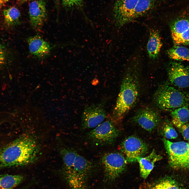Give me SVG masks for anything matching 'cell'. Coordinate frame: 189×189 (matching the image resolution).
<instances>
[{
    "instance_id": "obj_1",
    "label": "cell",
    "mask_w": 189,
    "mask_h": 189,
    "mask_svg": "<svg viewBox=\"0 0 189 189\" xmlns=\"http://www.w3.org/2000/svg\"><path fill=\"white\" fill-rule=\"evenodd\" d=\"M40 150L34 137L22 135L0 149V170L32 164L38 159Z\"/></svg>"
},
{
    "instance_id": "obj_2",
    "label": "cell",
    "mask_w": 189,
    "mask_h": 189,
    "mask_svg": "<svg viewBox=\"0 0 189 189\" xmlns=\"http://www.w3.org/2000/svg\"><path fill=\"white\" fill-rule=\"evenodd\" d=\"M139 66V61L133 60L123 78L113 111V118L116 120L122 119L137 101L140 90Z\"/></svg>"
},
{
    "instance_id": "obj_3",
    "label": "cell",
    "mask_w": 189,
    "mask_h": 189,
    "mask_svg": "<svg viewBox=\"0 0 189 189\" xmlns=\"http://www.w3.org/2000/svg\"><path fill=\"white\" fill-rule=\"evenodd\" d=\"M154 102L159 108L172 110L189 106V96L167 83L161 85L154 95Z\"/></svg>"
},
{
    "instance_id": "obj_4",
    "label": "cell",
    "mask_w": 189,
    "mask_h": 189,
    "mask_svg": "<svg viewBox=\"0 0 189 189\" xmlns=\"http://www.w3.org/2000/svg\"><path fill=\"white\" fill-rule=\"evenodd\" d=\"M93 163L77 153L73 166L62 171L64 178L71 189H86L88 178L94 168Z\"/></svg>"
},
{
    "instance_id": "obj_5",
    "label": "cell",
    "mask_w": 189,
    "mask_h": 189,
    "mask_svg": "<svg viewBox=\"0 0 189 189\" xmlns=\"http://www.w3.org/2000/svg\"><path fill=\"white\" fill-rule=\"evenodd\" d=\"M162 141L170 166L175 169L189 172V143L183 141L172 142L165 138Z\"/></svg>"
},
{
    "instance_id": "obj_6",
    "label": "cell",
    "mask_w": 189,
    "mask_h": 189,
    "mask_svg": "<svg viewBox=\"0 0 189 189\" xmlns=\"http://www.w3.org/2000/svg\"><path fill=\"white\" fill-rule=\"evenodd\" d=\"M113 121L108 120L97 125L86 135L87 139L96 145H111L120 134Z\"/></svg>"
},
{
    "instance_id": "obj_7",
    "label": "cell",
    "mask_w": 189,
    "mask_h": 189,
    "mask_svg": "<svg viewBox=\"0 0 189 189\" xmlns=\"http://www.w3.org/2000/svg\"><path fill=\"white\" fill-rule=\"evenodd\" d=\"M101 161L105 178L109 181L115 180L122 173L127 162L123 154L115 152L104 154L102 157Z\"/></svg>"
},
{
    "instance_id": "obj_8",
    "label": "cell",
    "mask_w": 189,
    "mask_h": 189,
    "mask_svg": "<svg viewBox=\"0 0 189 189\" xmlns=\"http://www.w3.org/2000/svg\"><path fill=\"white\" fill-rule=\"evenodd\" d=\"M148 147L146 144L134 136L129 137L122 142L120 150L124 154L127 162L137 161V159L143 157L147 153Z\"/></svg>"
},
{
    "instance_id": "obj_9",
    "label": "cell",
    "mask_w": 189,
    "mask_h": 189,
    "mask_svg": "<svg viewBox=\"0 0 189 189\" xmlns=\"http://www.w3.org/2000/svg\"><path fill=\"white\" fill-rule=\"evenodd\" d=\"M104 102L86 106L81 117V127L83 129L95 128L102 123L106 117Z\"/></svg>"
},
{
    "instance_id": "obj_10",
    "label": "cell",
    "mask_w": 189,
    "mask_h": 189,
    "mask_svg": "<svg viewBox=\"0 0 189 189\" xmlns=\"http://www.w3.org/2000/svg\"><path fill=\"white\" fill-rule=\"evenodd\" d=\"M138 0H116L114 15L117 24L122 26L134 19L135 8Z\"/></svg>"
},
{
    "instance_id": "obj_11",
    "label": "cell",
    "mask_w": 189,
    "mask_h": 189,
    "mask_svg": "<svg viewBox=\"0 0 189 189\" xmlns=\"http://www.w3.org/2000/svg\"><path fill=\"white\" fill-rule=\"evenodd\" d=\"M170 27L175 44L189 45V17H181L174 19L170 23Z\"/></svg>"
},
{
    "instance_id": "obj_12",
    "label": "cell",
    "mask_w": 189,
    "mask_h": 189,
    "mask_svg": "<svg viewBox=\"0 0 189 189\" xmlns=\"http://www.w3.org/2000/svg\"><path fill=\"white\" fill-rule=\"evenodd\" d=\"M133 120L144 129L151 132L159 124L160 118L159 113L155 110L146 107L137 111L133 116Z\"/></svg>"
},
{
    "instance_id": "obj_13",
    "label": "cell",
    "mask_w": 189,
    "mask_h": 189,
    "mask_svg": "<svg viewBox=\"0 0 189 189\" xmlns=\"http://www.w3.org/2000/svg\"><path fill=\"white\" fill-rule=\"evenodd\" d=\"M29 13L33 28L40 30L47 17L45 2L43 0H35L30 2L29 5Z\"/></svg>"
},
{
    "instance_id": "obj_14",
    "label": "cell",
    "mask_w": 189,
    "mask_h": 189,
    "mask_svg": "<svg viewBox=\"0 0 189 189\" xmlns=\"http://www.w3.org/2000/svg\"><path fill=\"white\" fill-rule=\"evenodd\" d=\"M169 81L177 87L184 88L189 86V69L180 64L171 63L168 69Z\"/></svg>"
},
{
    "instance_id": "obj_15",
    "label": "cell",
    "mask_w": 189,
    "mask_h": 189,
    "mask_svg": "<svg viewBox=\"0 0 189 189\" xmlns=\"http://www.w3.org/2000/svg\"><path fill=\"white\" fill-rule=\"evenodd\" d=\"M27 42L30 53L39 59L48 57L54 47L39 35L29 37L27 39Z\"/></svg>"
},
{
    "instance_id": "obj_16",
    "label": "cell",
    "mask_w": 189,
    "mask_h": 189,
    "mask_svg": "<svg viewBox=\"0 0 189 189\" xmlns=\"http://www.w3.org/2000/svg\"><path fill=\"white\" fill-rule=\"evenodd\" d=\"M162 157L158 154L154 149L148 156L138 158L137 160L139 164L141 176L146 178L153 169L155 163L162 158Z\"/></svg>"
},
{
    "instance_id": "obj_17",
    "label": "cell",
    "mask_w": 189,
    "mask_h": 189,
    "mask_svg": "<svg viewBox=\"0 0 189 189\" xmlns=\"http://www.w3.org/2000/svg\"><path fill=\"white\" fill-rule=\"evenodd\" d=\"M180 185L174 178L166 176L153 182L143 183L140 189H183Z\"/></svg>"
},
{
    "instance_id": "obj_18",
    "label": "cell",
    "mask_w": 189,
    "mask_h": 189,
    "mask_svg": "<svg viewBox=\"0 0 189 189\" xmlns=\"http://www.w3.org/2000/svg\"><path fill=\"white\" fill-rule=\"evenodd\" d=\"M162 45L159 32L155 30H151L147 46L148 53L150 59L154 60L158 57Z\"/></svg>"
},
{
    "instance_id": "obj_19",
    "label": "cell",
    "mask_w": 189,
    "mask_h": 189,
    "mask_svg": "<svg viewBox=\"0 0 189 189\" xmlns=\"http://www.w3.org/2000/svg\"><path fill=\"white\" fill-rule=\"evenodd\" d=\"M173 124L180 129L189 120V110L188 106H184L172 110L171 113Z\"/></svg>"
},
{
    "instance_id": "obj_20",
    "label": "cell",
    "mask_w": 189,
    "mask_h": 189,
    "mask_svg": "<svg viewBox=\"0 0 189 189\" xmlns=\"http://www.w3.org/2000/svg\"><path fill=\"white\" fill-rule=\"evenodd\" d=\"M25 179L21 175L5 174L0 175V189H13L22 183Z\"/></svg>"
},
{
    "instance_id": "obj_21",
    "label": "cell",
    "mask_w": 189,
    "mask_h": 189,
    "mask_svg": "<svg viewBox=\"0 0 189 189\" xmlns=\"http://www.w3.org/2000/svg\"><path fill=\"white\" fill-rule=\"evenodd\" d=\"M156 4L155 0H138L134 10V19L147 14L155 7Z\"/></svg>"
},
{
    "instance_id": "obj_22",
    "label": "cell",
    "mask_w": 189,
    "mask_h": 189,
    "mask_svg": "<svg viewBox=\"0 0 189 189\" xmlns=\"http://www.w3.org/2000/svg\"><path fill=\"white\" fill-rule=\"evenodd\" d=\"M77 153L73 149L63 148L60 150V153L63 161V171L70 170L72 167Z\"/></svg>"
},
{
    "instance_id": "obj_23",
    "label": "cell",
    "mask_w": 189,
    "mask_h": 189,
    "mask_svg": "<svg viewBox=\"0 0 189 189\" xmlns=\"http://www.w3.org/2000/svg\"><path fill=\"white\" fill-rule=\"evenodd\" d=\"M5 22L9 26L13 27L20 23V12L14 7L5 9L3 12Z\"/></svg>"
},
{
    "instance_id": "obj_24",
    "label": "cell",
    "mask_w": 189,
    "mask_h": 189,
    "mask_svg": "<svg viewBox=\"0 0 189 189\" xmlns=\"http://www.w3.org/2000/svg\"><path fill=\"white\" fill-rule=\"evenodd\" d=\"M167 53L173 59L189 61V50L186 47L176 45L169 50Z\"/></svg>"
},
{
    "instance_id": "obj_25",
    "label": "cell",
    "mask_w": 189,
    "mask_h": 189,
    "mask_svg": "<svg viewBox=\"0 0 189 189\" xmlns=\"http://www.w3.org/2000/svg\"><path fill=\"white\" fill-rule=\"evenodd\" d=\"M162 133L164 136L169 139L176 138L177 133L171 124L168 122L165 123L162 128Z\"/></svg>"
},
{
    "instance_id": "obj_26",
    "label": "cell",
    "mask_w": 189,
    "mask_h": 189,
    "mask_svg": "<svg viewBox=\"0 0 189 189\" xmlns=\"http://www.w3.org/2000/svg\"><path fill=\"white\" fill-rule=\"evenodd\" d=\"M63 6L66 8H80L83 5V0H62Z\"/></svg>"
},
{
    "instance_id": "obj_27",
    "label": "cell",
    "mask_w": 189,
    "mask_h": 189,
    "mask_svg": "<svg viewBox=\"0 0 189 189\" xmlns=\"http://www.w3.org/2000/svg\"><path fill=\"white\" fill-rule=\"evenodd\" d=\"M180 129L183 138L189 143V123L184 124Z\"/></svg>"
},
{
    "instance_id": "obj_28",
    "label": "cell",
    "mask_w": 189,
    "mask_h": 189,
    "mask_svg": "<svg viewBox=\"0 0 189 189\" xmlns=\"http://www.w3.org/2000/svg\"><path fill=\"white\" fill-rule=\"evenodd\" d=\"M6 59V53L5 49L0 43V66L4 63Z\"/></svg>"
},
{
    "instance_id": "obj_29",
    "label": "cell",
    "mask_w": 189,
    "mask_h": 189,
    "mask_svg": "<svg viewBox=\"0 0 189 189\" xmlns=\"http://www.w3.org/2000/svg\"><path fill=\"white\" fill-rule=\"evenodd\" d=\"M31 186V185L29 184L28 183L21 189H29Z\"/></svg>"
},
{
    "instance_id": "obj_30",
    "label": "cell",
    "mask_w": 189,
    "mask_h": 189,
    "mask_svg": "<svg viewBox=\"0 0 189 189\" xmlns=\"http://www.w3.org/2000/svg\"><path fill=\"white\" fill-rule=\"evenodd\" d=\"M18 2L20 3H22L27 2L29 0H16Z\"/></svg>"
},
{
    "instance_id": "obj_31",
    "label": "cell",
    "mask_w": 189,
    "mask_h": 189,
    "mask_svg": "<svg viewBox=\"0 0 189 189\" xmlns=\"http://www.w3.org/2000/svg\"><path fill=\"white\" fill-rule=\"evenodd\" d=\"M4 3L1 0H0V7H1Z\"/></svg>"
},
{
    "instance_id": "obj_32",
    "label": "cell",
    "mask_w": 189,
    "mask_h": 189,
    "mask_svg": "<svg viewBox=\"0 0 189 189\" xmlns=\"http://www.w3.org/2000/svg\"><path fill=\"white\" fill-rule=\"evenodd\" d=\"M3 3L4 4L5 3L8 2L9 0H1Z\"/></svg>"
},
{
    "instance_id": "obj_33",
    "label": "cell",
    "mask_w": 189,
    "mask_h": 189,
    "mask_svg": "<svg viewBox=\"0 0 189 189\" xmlns=\"http://www.w3.org/2000/svg\"><path fill=\"white\" fill-rule=\"evenodd\" d=\"M57 3L58 2L59 0H54Z\"/></svg>"
}]
</instances>
